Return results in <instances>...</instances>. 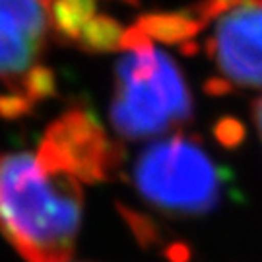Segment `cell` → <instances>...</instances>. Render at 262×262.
<instances>
[{"instance_id": "obj_11", "label": "cell", "mask_w": 262, "mask_h": 262, "mask_svg": "<svg viewBox=\"0 0 262 262\" xmlns=\"http://www.w3.org/2000/svg\"><path fill=\"white\" fill-rule=\"evenodd\" d=\"M33 111V101L21 92H8L0 94V117L16 121L19 117H26Z\"/></svg>"}, {"instance_id": "obj_7", "label": "cell", "mask_w": 262, "mask_h": 262, "mask_svg": "<svg viewBox=\"0 0 262 262\" xmlns=\"http://www.w3.org/2000/svg\"><path fill=\"white\" fill-rule=\"evenodd\" d=\"M138 28L161 43H185L198 35L206 24L192 16V12H156L138 18Z\"/></svg>"}, {"instance_id": "obj_17", "label": "cell", "mask_w": 262, "mask_h": 262, "mask_svg": "<svg viewBox=\"0 0 262 262\" xmlns=\"http://www.w3.org/2000/svg\"><path fill=\"white\" fill-rule=\"evenodd\" d=\"M122 2H126V4H130V6H138V4H140V0H122Z\"/></svg>"}, {"instance_id": "obj_4", "label": "cell", "mask_w": 262, "mask_h": 262, "mask_svg": "<svg viewBox=\"0 0 262 262\" xmlns=\"http://www.w3.org/2000/svg\"><path fill=\"white\" fill-rule=\"evenodd\" d=\"M35 156L47 171L78 183L109 181L122 163L121 144L107 138L97 115L85 107H72L51 122Z\"/></svg>"}, {"instance_id": "obj_15", "label": "cell", "mask_w": 262, "mask_h": 262, "mask_svg": "<svg viewBox=\"0 0 262 262\" xmlns=\"http://www.w3.org/2000/svg\"><path fill=\"white\" fill-rule=\"evenodd\" d=\"M253 121L256 124V130H258L262 140V95L253 101Z\"/></svg>"}, {"instance_id": "obj_16", "label": "cell", "mask_w": 262, "mask_h": 262, "mask_svg": "<svg viewBox=\"0 0 262 262\" xmlns=\"http://www.w3.org/2000/svg\"><path fill=\"white\" fill-rule=\"evenodd\" d=\"M181 55L185 56H194L198 55V51H200V47H198L196 41H185V43H181Z\"/></svg>"}, {"instance_id": "obj_13", "label": "cell", "mask_w": 262, "mask_h": 262, "mask_svg": "<svg viewBox=\"0 0 262 262\" xmlns=\"http://www.w3.org/2000/svg\"><path fill=\"white\" fill-rule=\"evenodd\" d=\"M121 49H126L132 53H142V51L154 49V45H151V39L138 26H132V28L124 29V33H122Z\"/></svg>"}, {"instance_id": "obj_9", "label": "cell", "mask_w": 262, "mask_h": 262, "mask_svg": "<svg viewBox=\"0 0 262 262\" xmlns=\"http://www.w3.org/2000/svg\"><path fill=\"white\" fill-rule=\"evenodd\" d=\"M124 29L111 16H95L80 37V45L88 53H111L121 49V39Z\"/></svg>"}, {"instance_id": "obj_14", "label": "cell", "mask_w": 262, "mask_h": 262, "mask_svg": "<svg viewBox=\"0 0 262 262\" xmlns=\"http://www.w3.org/2000/svg\"><path fill=\"white\" fill-rule=\"evenodd\" d=\"M204 94L206 95H212V97H222V95H227L231 90H233V85L229 80H225V78H208L206 82H204Z\"/></svg>"}, {"instance_id": "obj_12", "label": "cell", "mask_w": 262, "mask_h": 262, "mask_svg": "<svg viewBox=\"0 0 262 262\" xmlns=\"http://www.w3.org/2000/svg\"><path fill=\"white\" fill-rule=\"evenodd\" d=\"M214 134L217 142L225 148H235L239 146L245 138V126L241 121H237L235 117H224L215 122Z\"/></svg>"}, {"instance_id": "obj_1", "label": "cell", "mask_w": 262, "mask_h": 262, "mask_svg": "<svg viewBox=\"0 0 262 262\" xmlns=\"http://www.w3.org/2000/svg\"><path fill=\"white\" fill-rule=\"evenodd\" d=\"M82 202L80 183L35 154H0V233L26 262H70Z\"/></svg>"}, {"instance_id": "obj_5", "label": "cell", "mask_w": 262, "mask_h": 262, "mask_svg": "<svg viewBox=\"0 0 262 262\" xmlns=\"http://www.w3.org/2000/svg\"><path fill=\"white\" fill-rule=\"evenodd\" d=\"M206 51L231 82L262 88V4L239 6L224 14L214 37H208Z\"/></svg>"}, {"instance_id": "obj_6", "label": "cell", "mask_w": 262, "mask_h": 262, "mask_svg": "<svg viewBox=\"0 0 262 262\" xmlns=\"http://www.w3.org/2000/svg\"><path fill=\"white\" fill-rule=\"evenodd\" d=\"M47 0H0V80L28 72L45 47Z\"/></svg>"}, {"instance_id": "obj_8", "label": "cell", "mask_w": 262, "mask_h": 262, "mask_svg": "<svg viewBox=\"0 0 262 262\" xmlns=\"http://www.w3.org/2000/svg\"><path fill=\"white\" fill-rule=\"evenodd\" d=\"M95 0H55L51 6V21L62 41H78L85 26L95 18Z\"/></svg>"}, {"instance_id": "obj_18", "label": "cell", "mask_w": 262, "mask_h": 262, "mask_svg": "<svg viewBox=\"0 0 262 262\" xmlns=\"http://www.w3.org/2000/svg\"><path fill=\"white\" fill-rule=\"evenodd\" d=\"M256 2H258V4H262V0H256Z\"/></svg>"}, {"instance_id": "obj_10", "label": "cell", "mask_w": 262, "mask_h": 262, "mask_svg": "<svg viewBox=\"0 0 262 262\" xmlns=\"http://www.w3.org/2000/svg\"><path fill=\"white\" fill-rule=\"evenodd\" d=\"M21 88H24V94L28 95L33 103L51 99L56 95V76L49 66L35 64L26 72L24 80H21Z\"/></svg>"}, {"instance_id": "obj_3", "label": "cell", "mask_w": 262, "mask_h": 262, "mask_svg": "<svg viewBox=\"0 0 262 262\" xmlns=\"http://www.w3.org/2000/svg\"><path fill=\"white\" fill-rule=\"evenodd\" d=\"M109 119L124 140H146L190 121L192 95L175 60L161 53L156 74L117 80Z\"/></svg>"}, {"instance_id": "obj_2", "label": "cell", "mask_w": 262, "mask_h": 262, "mask_svg": "<svg viewBox=\"0 0 262 262\" xmlns=\"http://www.w3.org/2000/svg\"><path fill=\"white\" fill-rule=\"evenodd\" d=\"M132 179L138 194L156 210L194 217L220 204L227 175L198 138L175 134L142 151Z\"/></svg>"}]
</instances>
